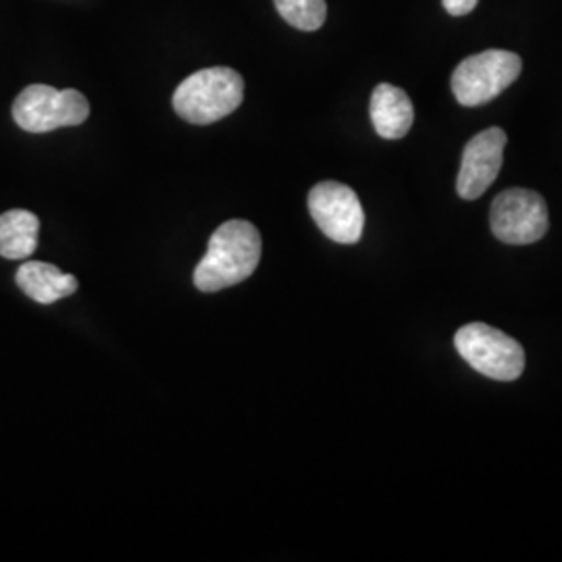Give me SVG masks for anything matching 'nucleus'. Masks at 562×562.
I'll return each mask as SVG.
<instances>
[{"label":"nucleus","instance_id":"6e6552de","mask_svg":"<svg viewBox=\"0 0 562 562\" xmlns=\"http://www.w3.org/2000/svg\"><path fill=\"white\" fill-rule=\"evenodd\" d=\"M506 134L501 127H490L471 138L462 153L457 192L464 201H475L496 181L503 167Z\"/></svg>","mask_w":562,"mask_h":562},{"label":"nucleus","instance_id":"ddd939ff","mask_svg":"<svg viewBox=\"0 0 562 562\" xmlns=\"http://www.w3.org/2000/svg\"><path fill=\"white\" fill-rule=\"evenodd\" d=\"M480 0H442L443 9L452 15V18H462L469 15Z\"/></svg>","mask_w":562,"mask_h":562},{"label":"nucleus","instance_id":"9d476101","mask_svg":"<svg viewBox=\"0 0 562 562\" xmlns=\"http://www.w3.org/2000/svg\"><path fill=\"white\" fill-rule=\"evenodd\" d=\"M15 280L25 296L41 304H53L60 299H67L76 294L80 285L74 276L63 273L59 267L41 261L23 262Z\"/></svg>","mask_w":562,"mask_h":562},{"label":"nucleus","instance_id":"1a4fd4ad","mask_svg":"<svg viewBox=\"0 0 562 562\" xmlns=\"http://www.w3.org/2000/svg\"><path fill=\"white\" fill-rule=\"evenodd\" d=\"M369 113L375 132L385 140H401L415 121V109L408 94L392 83H380L373 90Z\"/></svg>","mask_w":562,"mask_h":562},{"label":"nucleus","instance_id":"20e7f679","mask_svg":"<svg viewBox=\"0 0 562 562\" xmlns=\"http://www.w3.org/2000/svg\"><path fill=\"white\" fill-rule=\"evenodd\" d=\"M90 115V102L78 90H57L46 83L27 86L13 102V120L30 134L81 125Z\"/></svg>","mask_w":562,"mask_h":562},{"label":"nucleus","instance_id":"39448f33","mask_svg":"<svg viewBox=\"0 0 562 562\" xmlns=\"http://www.w3.org/2000/svg\"><path fill=\"white\" fill-rule=\"evenodd\" d=\"M521 57L510 50H483L454 69L452 92L462 106H480L503 94L521 76Z\"/></svg>","mask_w":562,"mask_h":562},{"label":"nucleus","instance_id":"f03ea898","mask_svg":"<svg viewBox=\"0 0 562 562\" xmlns=\"http://www.w3.org/2000/svg\"><path fill=\"white\" fill-rule=\"evenodd\" d=\"M244 101V80L232 67H209L181 81L173 109L181 120L209 125L232 115Z\"/></svg>","mask_w":562,"mask_h":562},{"label":"nucleus","instance_id":"f8f14e48","mask_svg":"<svg viewBox=\"0 0 562 562\" xmlns=\"http://www.w3.org/2000/svg\"><path fill=\"white\" fill-rule=\"evenodd\" d=\"M281 18L302 32H315L327 20L325 0H273Z\"/></svg>","mask_w":562,"mask_h":562},{"label":"nucleus","instance_id":"423d86ee","mask_svg":"<svg viewBox=\"0 0 562 562\" xmlns=\"http://www.w3.org/2000/svg\"><path fill=\"white\" fill-rule=\"evenodd\" d=\"M490 225L492 234L504 244H533L548 232V206L538 192L510 188L492 202Z\"/></svg>","mask_w":562,"mask_h":562},{"label":"nucleus","instance_id":"9b49d317","mask_svg":"<svg viewBox=\"0 0 562 562\" xmlns=\"http://www.w3.org/2000/svg\"><path fill=\"white\" fill-rule=\"evenodd\" d=\"M41 222L34 213L13 209L0 215V257L21 261L34 255L38 246Z\"/></svg>","mask_w":562,"mask_h":562},{"label":"nucleus","instance_id":"7ed1b4c3","mask_svg":"<svg viewBox=\"0 0 562 562\" xmlns=\"http://www.w3.org/2000/svg\"><path fill=\"white\" fill-rule=\"evenodd\" d=\"M454 346L475 371L496 382H515L525 371L521 344L485 323H469L454 336Z\"/></svg>","mask_w":562,"mask_h":562},{"label":"nucleus","instance_id":"0eeeda50","mask_svg":"<svg viewBox=\"0 0 562 562\" xmlns=\"http://www.w3.org/2000/svg\"><path fill=\"white\" fill-rule=\"evenodd\" d=\"M308 211L329 240L357 244L364 229V211L352 188L340 181H322L308 194Z\"/></svg>","mask_w":562,"mask_h":562},{"label":"nucleus","instance_id":"f257e3e1","mask_svg":"<svg viewBox=\"0 0 562 562\" xmlns=\"http://www.w3.org/2000/svg\"><path fill=\"white\" fill-rule=\"evenodd\" d=\"M261 252V234L252 223L225 222L211 236L206 255L196 265L194 283L209 294L241 283L257 271Z\"/></svg>","mask_w":562,"mask_h":562}]
</instances>
